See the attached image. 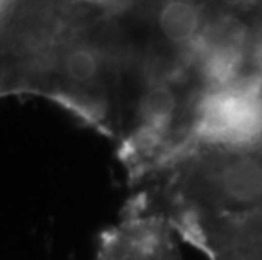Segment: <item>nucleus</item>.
Here are the masks:
<instances>
[{
  "instance_id": "1",
  "label": "nucleus",
  "mask_w": 262,
  "mask_h": 260,
  "mask_svg": "<svg viewBox=\"0 0 262 260\" xmlns=\"http://www.w3.org/2000/svg\"><path fill=\"white\" fill-rule=\"evenodd\" d=\"M202 132L210 140L247 147L262 139V91L247 83L208 97Z\"/></svg>"
},
{
  "instance_id": "2",
  "label": "nucleus",
  "mask_w": 262,
  "mask_h": 260,
  "mask_svg": "<svg viewBox=\"0 0 262 260\" xmlns=\"http://www.w3.org/2000/svg\"><path fill=\"white\" fill-rule=\"evenodd\" d=\"M215 190L222 200L235 204L262 201V160L250 156L225 159L215 173Z\"/></svg>"
},
{
  "instance_id": "3",
  "label": "nucleus",
  "mask_w": 262,
  "mask_h": 260,
  "mask_svg": "<svg viewBox=\"0 0 262 260\" xmlns=\"http://www.w3.org/2000/svg\"><path fill=\"white\" fill-rule=\"evenodd\" d=\"M159 31L172 44H188L202 32L203 10L189 2H169L158 15Z\"/></svg>"
},
{
  "instance_id": "4",
  "label": "nucleus",
  "mask_w": 262,
  "mask_h": 260,
  "mask_svg": "<svg viewBox=\"0 0 262 260\" xmlns=\"http://www.w3.org/2000/svg\"><path fill=\"white\" fill-rule=\"evenodd\" d=\"M176 107L178 98L169 86L156 85L149 88L139 105V117L142 122V129L149 132L166 129L171 119L174 117Z\"/></svg>"
},
{
  "instance_id": "5",
  "label": "nucleus",
  "mask_w": 262,
  "mask_h": 260,
  "mask_svg": "<svg viewBox=\"0 0 262 260\" xmlns=\"http://www.w3.org/2000/svg\"><path fill=\"white\" fill-rule=\"evenodd\" d=\"M61 75L70 85L86 86L97 80L100 73V56L90 46H71L61 56Z\"/></svg>"
}]
</instances>
